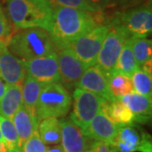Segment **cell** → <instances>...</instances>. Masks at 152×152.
Returning <instances> with one entry per match:
<instances>
[{
	"mask_svg": "<svg viewBox=\"0 0 152 152\" xmlns=\"http://www.w3.org/2000/svg\"><path fill=\"white\" fill-rule=\"evenodd\" d=\"M102 20L100 15L96 16V13L56 7L53 9V24L49 34L56 49L63 48L94 28L102 26L100 24Z\"/></svg>",
	"mask_w": 152,
	"mask_h": 152,
	"instance_id": "1",
	"label": "cell"
},
{
	"mask_svg": "<svg viewBox=\"0 0 152 152\" xmlns=\"http://www.w3.org/2000/svg\"><path fill=\"white\" fill-rule=\"evenodd\" d=\"M8 15L17 29L42 28L50 32L53 10L47 0H6Z\"/></svg>",
	"mask_w": 152,
	"mask_h": 152,
	"instance_id": "2",
	"label": "cell"
},
{
	"mask_svg": "<svg viewBox=\"0 0 152 152\" xmlns=\"http://www.w3.org/2000/svg\"><path fill=\"white\" fill-rule=\"evenodd\" d=\"M19 30L12 34L7 48L11 53L20 59H32L56 51L54 42L46 30L42 28Z\"/></svg>",
	"mask_w": 152,
	"mask_h": 152,
	"instance_id": "3",
	"label": "cell"
},
{
	"mask_svg": "<svg viewBox=\"0 0 152 152\" xmlns=\"http://www.w3.org/2000/svg\"><path fill=\"white\" fill-rule=\"evenodd\" d=\"M72 98L61 82L46 85L37 103L38 123L48 118H64L70 110Z\"/></svg>",
	"mask_w": 152,
	"mask_h": 152,
	"instance_id": "4",
	"label": "cell"
},
{
	"mask_svg": "<svg viewBox=\"0 0 152 152\" xmlns=\"http://www.w3.org/2000/svg\"><path fill=\"white\" fill-rule=\"evenodd\" d=\"M108 25L109 30L104 38L96 61V65L107 76L114 71L120 53L127 40L130 38L117 16Z\"/></svg>",
	"mask_w": 152,
	"mask_h": 152,
	"instance_id": "5",
	"label": "cell"
},
{
	"mask_svg": "<svg viewBox=\"0 0 152 152\" xmlns=\"http://www.w3.org/2000/svg\"><path fill=\"white\" fill-rule=\"evenodd\" d=\"M73 110L70 114V120L84 130L104 107L107 104V101L95 93L75 88L74 94Z\"/></svg>",
	"mask_w": 152,
	"mask_h": 152,
	"instance_id": "6",
	"label": "cell"
},
{
	"mask_svg": "<svg viewBox=\"0 0 152 152\" xmlns=\"http://www.w3.org/2000/svg\"><path fill=\"white\" fill-rule=\"evenodd\" d=\"M108 30V24L98 26L67 46L72 49L86 69L96 64L98 53Z\"/></svg>",
	"mask_w": 152,
	"mask_h": 152,
	"instance_id": "7",
	"label": "cell"
},
{
	"mask_svg": "<svg viewBox=\"0 0 152 152\" xmlns=\"http://www.w3.org/2000/svg\"><path fill=\"white\" fill-rule=\"evenodd\" d=\"M113 145L118 152H152L151 136L134 123L120 124Z\"/></svg>",
	"mask_w": 152,
	"mask_h": 152,
	"instance_id": "8",
	"label": "cell"
},
{
	"mask_svg": "<svg viewBox=\"0 0 152 152\" xmlns=\"http://www.w3.org/2000/svg\"><path fill=\"white\" fill-rule=\"evenodd\" d=\"M130 37H146L152 30L151 5H143L118 13L117 15Z\"/></svg>",
	"mask_w": 152,
	"mask_h": 152,
	"instance_id": "9",
	"label": "cell"
},
{
	"mask_svg": "<svg viewBox=\"0 0 152 152\" xmlns=\"http://www.w3.org/2000/svg\"><path fill=\"white\" fill-rule=\"evenodd\" d=\"M26 75L37 81L48 85L61 82L57 53L45 55L30 60H25Z\"/></svg>",
	"mask_w": 152,
	"mask_h": 152,
	"instance_id": "10",
	"label": "cell"
},
{
	"mask_svg": "<svg viewBox=\"0 0 152 152\" xmlns=\"http://www.w3.org/2000/svg\"><path fill=\"white\" fill-rule=\"evenodd\" d=\"M57 56L61 83L69 90L77 87L86 69L69 47L58 49Z\"/></svg>",
	"mask_w": 152,
	"mask_h": 152,
	"instance_id": "11",
	"label": "cell"
},
{
	"mask_svg": "<svg viewBox=\"0 0 152 152\" xmlns=\"http://www.w3.org/2000/svg\"><path fill=\"white\" fill-rule=\"evenodd\" d=\"M77 87L95 93L109 102L117 100L110 91L107 76L96 64L85 70Z\"/></svg>",
	"mask_w": 152,
	"mask_h": 152,
	"instance_id": "12",
	"label": "cell"
},
{
	"mask_svg": "<svg viewBox=\"0 0 152 152\" xmlns=\"http://www.w3.org/2000/svg\"><path fill=\"white\" fill-rule=\"evenodd\" d=\"M119 128L120 124L113 122L102 109L93 118L83 133L92 140L113 143L118 135Z\"/></svg>",
	"mask_w": 152,
	"mask_h": 152,
	"instance_id": "13",
	"label": "cell"
},
{
	"mask_svg": "<svg viewBox=\"0 0 152 152\" xmlns=\"http://www.w3.org/2000/svg\"><path fill=\"white\" fill-rule=\"evenodd\" d=\"M0 77L7 85L20 86L26 77L25 60L18 58L8 48L0 52Z\"/></svg>",
	"mask_w": 152,
	"mask_h": 152,
	"instance_id": "14",
	"label": "cell"
},
{
	"mask_svg": "<svg viewBox=\"0 0 152 152\" xmlns=\"http://www.w3.org/2000/svg\"><path fill=\"white\" fill-rule=\"evenodd\" d=\"M61 142L64 152H83L90 148L92 140L87 138L83 130L70 118H61Z\"/></svg>",
	"mask_w": 152,
	"mask_h": 152,
	"instance_id": "15",
	"label": "cell"
},
{
	"mask_svg": "<svg viewBox=\"0 0 152 152\" xmlns=\"http://www.w3.org/2000/svg\"><path fill=\"white\" fill-rule=\"evenodd\" d=\"M118 100L134 113V122L145 124L150 120L151 116V97L133 91L123 96Z\"/></svg>",
	"mask_w": 152,
	"mask_h": 152,
	"instance_id": "16",
	"label": "cell"
},
{
	"mask_svg": "<svg viewBox=\"0 0 152 152\" xmlns=\"http://www.w3.org/2000/svg\"><path fill=\"white\" fill-rule=\"evenodd\" d=\"M12 122L15 128L19 137V146L21 148L23 144L30 138V136L37 130L38 121L34 118L24 106H22L15 114Z\"/></svg>",
	"mask_w": 152,
	"mask_h": 152,
	"instance_id": "17",
	"label": "cell"
},
{
	"mask_svg": "<svg viewBox=\"0 0 152 152\" xmlns=\"http://www.w3.org/2000/svg\"><path fill=\"white\" fill-rule=\"evenodd\" d=\"M22 106V86L8 85L5 93L0 101V115L12 120Z\"/></svg>",
	"mask_w": 152,
	"mask_h": 152,
	"instance_id": "18",
	"label": "cell"
},
{
	"mask_svg": "<svg viewBox=\"0 0 152 152\" xmlns=\"http://www.w3.org/2000/svg\"><path fill=\"white\" fill-rule=\"evenodd\" d=\"M45 86L46 85L37 81L36 80L28 75H26L22 84L23 106L27 109V111L33 118L37 119V103L39 95Z\"/></svg>",
	"mask_w": 152,
	"mask_h": 152,
	"instance_id": "19",
	"label": "cell"
},
{
	"mask_svg": "<svg viewBox=\"0 0 152 152\" xmlns=\"http://www.w3.org/2000/svg\"><path fill=\"white\" fill-rule=\"evenodd\" d=\"M38 134L45 145H52L61 143V124L57 118H48L38 124Z\"/></svg>",
	"mask_w": 152,
	"mask_h": 152,
	"instance_id": "20",
	"label": "cell"
},
{
	"mask_svg": "<svg viewBox=\"0 0 152 152\" xmlns=\"http://www.w3.org/2000/svg\"><path fill=\"white\" fill-rule=\"evenodd\" d=\"M139 69H140V67L138 65L134 57L130 42L129 39L125 42L124 46L120 53L113 72H117L128 77H131L132 75Z\"/></svg>",
	"mask_w": 152,
	"mask_h": 152,
	"instance_id": "21",
	"label": "cell"
},
{
	"mask_svg": "<svg viewBox=\"0 0 152 152\" xmlns=\"http://www.w3.org/2000/svg\"><path fill=\"white\" fill-rule=\"evenodd\" d=\"M103 110L107 115L116 124H129L134 122V115L129 108H127L119 100L107 102Z\"/></svg>",
	"mask_w": 152,
	"mask_h": 152,
	"instance_id": "22",
	"label": "cell"
},
{
	"mask_svg": "<svg viewBox=\"0 0 152 152\" xmlns=\"http://www.w3.org/2000/svg\"><path fill=\"white\" fill-rule=\"evenodd\" d=\"M107 80L110 91L117 100L134 91L130 77L117 72H113L107 76Z\"/></svg>",
	"mask_w": 152,
	"mask_h": 152,
	"instance_id": "23",
	"label": "cell"
},
{
	"mask_svg": "<svg viewBox=\"0 0 152 152\" xmlns=\"http://www.w3.org/2000/svg\"><path fill=\"white\" fill-rule=\"evenodd\" d=\"M129 42L134 57L138 65L141 68L145 63L151 60V40L145 37H130Z\"/></svg>",
	"mask_w": 152,
	"mask_h": 152,
	"instance_id": "24",
	"label": "cell"
},
{
	"mask_svg": "<svg viewBox=\"0 0 152 152\" xmlns=\"http://www.w3.org/2000/svg\"><path fill=\"white\" fill-rule=\"evenodd\" d=\"M0 131L9 152H19V137L12 120L0 115Z\"/></svg>",
	"mask_w": 152,
	"mask_h": 152,
	"instance_id": "25",
	"label": "cell"
},
{
	"mask_svg": "<svg viewBox=\"0 0 152 152\" xmlns=\"http://www.w3.org/2000/svg\"><path fill=\"white\" fill-rule=\"evenodd\" d=\"M130 79L134 92L151 97V75L139 69L132 75Z\"/></svg>",
	"mask_w": 152,
	"mask_h": 152,
	"instance_id": "26",
	"label": "cell"
},
{
	"mask_svg": "<svg viewBox=\"0 0 152 152\" xmlns=\"http://www.w3.org/2000/svg\"><path fill=\"white\" fill-rule=\"evenodd\" d=\"M53 10L56 7H66L80 10L96 13V10L86 0H47Z\"/></svg>",
	"mask_w": 152,
	"mask_h": 152,
	"instance_id": "27",
	"label": "cell"
},
{
	"mask_svg": "<svg viewBox=\"0 0 152 152\" xmlns=\"http://www.w3.org/2000/svg\"><path fill=\"white\" fill-rule=\"evenodd\" d=\"M12 32L4 14H0V41L7 45L10 42Z\"/></svg>",
	"mask_w": 152,
	"mask_h": 152,
	"instance_id": "28",
	"label": "cell"
},
{
	"mask_svg": "<svg viewBox=\"0 0 152 152\" xmlns=\"http://www.w3.org/2000/svg\"><path fill=\"white\" fill-rule=\"evenodd\" d=\"M91 152H118L113 143L93 140L90 148Z\"/></svg>",
	"mask_w": 152,
	"mask_h": 152,
	"instance_id": "29",
	"label": "cell"
},
{
	"mask_svg": "<svg viewBox=\"0 0 152 152\" xmlns=\"http://www.w3.org/2000/svg\"><path fill=\"white\" fill-rule=\"evenodd\" d=\"M86 1L92 7H94L97 12H102L107 9L113 7L110 0H86Z\"/></svg>",
	"mask_w": 152,
	"mask_h": 152,
	"instance_id": "30",
	"label": "cell"
},
{
	"mask_svg": "<svg viewBox=\"0 0 152 152\" xmlns=\"http://www.w3.org/2000/svg\"><path fill=\"white\" fill-rule=\"evenodd\" d=\"M46 152H64L62 145H52L46 146Z\"/></svg>",
	"mask_w": 152,
	"mask_h": 152,
	"instance_id": "31",
	"label": "cell"
},
{
	"mask_svg": "<svg viewBox=\"0 0 152 152\" xmlns=\"http://www.w3.org/2000/svg\"><path fill=\"white\" fill-rule=\"evenodd\" d=\"M7 86H8V85H7L5 82L1 79V77H0V101H1L3 96H4V93H5Z\"/></svg>",
	"mask_w": 152,
	"mask_h": 152,
	"instance_id": "32",
	"label": "cell"
},
{
	"mask_svg": "<svg viewBox=\"0 0 152 152\" xmlns=\"http://www.w3.org/2000/svg\"><path fill=\"white\" fill-rule=\"evenodd\" d=\"M112 4L113 7H116L117 5H123L126 4L129 2V0H110Z\"/></svg>",
	"mask_w": 152,
	"mask_h": 152,
	"instance_id": "33",
	"label": "cell"
},
{
	"mask_svg": "<svg viewBox=\"0 0 152 152\" xmlns=\"http://www.w3.org/2000/svg\"><path fill=\"white\" fill-rule=\"evenodd\" d=\"M5 48H7V45L4 43L3 42H1V41H0V52H1L2 50H4Z\"/></svg>",
	"mask_w": 152,
	"mask_h": 152,
	"instance_id": "34",
	"label": "cell"
},
{
	"mask_svg": "<svg viewBox=\"0 0 152 152\" xmlns=\"http://www.w3.org/2000/svg\"><path fill=\"white\" fill-rule=\"evenodd\" d=\"M3 141H4V140H3V137H2V134H1V131H0V143Z\"/></svg>",
	"mask_w": 152,
	"mask_h": 152,
	"instance_id": "35",
	"label": "cell"
},
{
	"mask_svg": "<svg viewBox=\"0 0 152 152\" xmlns=\"http://www.w3.org/2000/svg\"><path fill=\"white\" fill-rule=\"evenodd\" d=\"M83 152H91V150L90 149H87V150H86V151H84Z\"/></svg>",
	"mask_w": 152,
	"mask_h": 152,
	"instance_id": "36",
	"label": "cell"
},
{
	"mask_svg": "<svg viewBox=\"0 0 152 152\" xmlns=\"http://www.w3.org/2000/svg\"><path fill=\"white\" fill-rule=\"evenodd\" d=\"M0 14H4V12H3L2 9H1V7H0Z\"/></svg>",
	"mask_w": 152,
	"mask_h": 152,
	"instance_id": "37",
	"label": "cell"
}]
</instances>
